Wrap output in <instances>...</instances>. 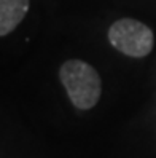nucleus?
Listing matches in <instances>:
<instances>
[{"mask_svg":"<svg viewBox=\"0 0 156 158\" xmlns=\"http://www.w3.org/2000/svg\"><path fill=\"white\" fill-rule=\"evenodd\" d=\"M59 78L67 91L69 99L77 109L88 110L99 102L102 81L91 64L80 59L66 61L61 66Z\"/></svg>","mask_w":156,"mask_h":158,"instance_id":"nucleus-1","label":"nucleus"},{"mask_svg":"<svg viewBox=\"0 0 156 158\" xmlns=\"http://www.w3.org/2000/svg\"><path fill=\"white\" fill-rule=\"evenodd\" d=\"M108 42L126 56L145 58L153 50L154 35L146 24L132 18H123L110 26Z\"/></svg>","mask_w":156,"mask_h":158,"instance_id":"nucleus-2","label":"nucleus"},{"mask_svg":"<svg viewBox=\"0 0 156 158\" xmlns=\"http://www.w3.org/2000/svg\"><path fill=\"white\" fill-rule=\"evenodd\" d=\"M30 0H0V35L5 37L21 24Z\"/></svg>","mask_w":156,"mask_h":158,"instance_id":"nucleus-3","label":"nucleus"}]
</instances>
